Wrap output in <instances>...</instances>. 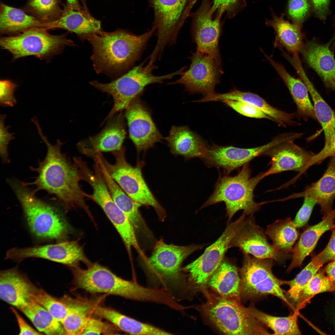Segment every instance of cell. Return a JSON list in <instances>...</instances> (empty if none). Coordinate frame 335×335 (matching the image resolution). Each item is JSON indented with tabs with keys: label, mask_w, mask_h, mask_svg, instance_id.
I'll return each mask as SVG.
<instances>
[{
	"label": "cell",
	"mask_w": 335,
	"mask_h": 335,
	"mask_svg": "<svg viewBox=\"0 0 335 335\" xmlns=\"http://www.w3.org/2000/svg\"><path fill=\"white\" fill-rule=\"evenodd\" d=\"M39 124H37L36 127L39 135L46 145V155L43 160L39 162L37 168H31L38 174L35 180L30 183L21 182V184L25 186H35V189L33 191L35 193L40 190H44L55 195L66 210L79 207L90 215L85 199L93 200V198L81 187L79 181L81 180L76 167L66 154L61 151L63 143L58 139L55 145L51 144L44 135Z\"/></svg>",
	"instance_id": "6da1fadb"
},
{
	"label": "cell",
	"mask_w": 335,
	"mask_h": 335,
	"mask_svg": "<svg viewBox=\"0 0 335 335\" xmlns=\"http://www.w3.org/2000/svg\"><path fill=\"white\" fill-rule=\"evenodd\" d=\"M155 31L153 27L138 35L124 30L112 32L101 30L86 37L84 40L92 47L91 59L94 70L112 78L127 71L139 60Z\"/></svg>",
	"instance_id": "7a4b0ae2"
},
{
	"label": "cell",
	"mask_w": 335,
	"mask_h": 335,
	"mask_svg": "<svg viewBox=\"0 0 335 335\" xmlns=\"http://www.w3.org/2000/svg\"><path fill=\"white\" fill-rule=\"evenodd\" d=\"M86 269L73 268L74 282L79 288L92 293H105L136 301L163 304L166 295L159 288H148L133 281L123 279L97 263H90Z\"/></svg>",
	"instance_id": "3957f363"
},
{
	"label": "cell",
	"mask_w": 335,
	"mask_h": 335,
	"mask_svg": "<svg viewBox=\"0 0 335 335\" xmlns=\"http://www.w3.org/2000/svg\"><path fill=\"white\" fill-rule=\"evenodd\" d=\"M202 292L207 300L198 310L221 332L229 335L272 334L241 301L223 297L207 288Z\"/></svg>",
	"instance_id": "277c9868"
},
{
	"label": "cell",
	"mask_w": 335,
	"mask_h": 335,
	"mask_svg": "<svg viewBox=\"0 0 335 335\" xmlns=\"http://www.w3.org/2000/svg\"><path fill=\"white\" fill-rule=\"evenodd\" d=\"M248 163L242 166L238 173L232 176L220 174L214 191L200 209L223 202L225 204L228 224L234 215L240 210L247 216H253L260 208L261 204L254 200V190L263 177L262 172L251 177Z\"/></svg>",
	"instance_id": "5b68a950"
},
{
	"label": "cell",
	"mask_w": 335,
	"mask_h": 335,
	"mask_svg": "<svg viewBox=\"0 0 335 335\" xmlns=\"http://www.w3.org/2000/svg\"><path fill=\"white\" fill-rule=\"evenodd\" d=\"M202 246L191 245L180 246L166 243L163 239L157 241L151 256L144 263V269L151 279L170 293L175 299L176 292L185 291L187 284L182 273L184 260Z\"/></svg>",
	"instance_id": "8992f818"
},
{
	"label": "cell",
	"mask_w": 335,
	"mask_h": 335,
	"mask_svg": "<svg viewBox=\"0 0 335 335\" xmlns=\"http://www.w3.org/2000/svg\"><path fill=\"white\" fill-rule=\"evenodd\" d=\"M115 162L111 164L101 152L92 154L95 162L102 165L111 177L130 198L141 205L152 207L156 212L159 220L163 221L166 215L165 210L156 199L146 183L142 175L144 162L139 160L135 166L127 161L125 149L111 152Z\"/></svg>",
	"instance_id": "52a82bcc"
},
{
	"label": "cell",
	"mask_w": 335,
	"mask_h": 335,
	"mask_svg": "<svg viewBox=\"0 0 335 335\" xmlns=\"http://www.w3.org/2000/svg\"><path fill=\"white\" fill-rule=\"evenodd\" d=\"M9 182L34 235L41 239L57 240L66 235L69 226L57 209L38 198L21 182L12 180Z\"/></svg>",
	"instance_id": "ba28073f"
},
{
	"label": "cell",
	"mask_w": 335,
	"mask_h": 335,
	"mask_svg": "<svg viewBox=\"0 0 335 335\" xmlns=\"http://www.w3.org/2000/svg\"><path fill=\"white\" fill-rule=\"evenodd\" d=\"M145 61L134 67L121 76L106 83L97 81L90 82L96 88L111 95L114 100L112 109L103 123L111 118L117 112L126 109L132 101L143 91L147 85L161 83L164 81L181 75L184 68L170 74L160 76L154 75L153 70L156 68L154 64Z\"/></svg>",
	"instance_id": "9c48e42d"
},
{
	"label": "cell",
	"mask_w": 335,
	"mask_h": 335,
	"mask_svg": "<svg viewBox=\"0 0 335 335\" xmlns=\"http://www.w3.org/2000/svg\"><path fill=\"white\" fill-rule=\"evenodd\" d=\"M243 264L240 270L241 279V298L245 301H258L269 295L279 298L291 308L282 285L288 284L289 280H282L273 274L274 260L261 259L248 253H243Z\"/></svg>",
	"instance_id": "30bf717a"
},
{
	"label": "cell",
	"mask_w": 335,
	"mask_h": 335,
	"mask_svg": "<svg viewBox=\"0 0 335 335\" xmlns=\"http://www.w3.org/2000/svg\"><path fill=\"white\" fill-rule=\"evenodd\" d=\"M47 30L34 27L16 35L3 37L0 45L11 53L14 60L33 56L47 61L60 54L65 47L75 46L65 34L52 35Z\"/></svg>",
	"instance_id": "8fae6325"
},
{
	"label": "cell",
	"mask_w": 335,
	"mask_h": 335,
	"mask_svg": "<svg viewBox=\"0 0 335 335\" xmlns=\"http://www.w3.org/2000/svg\"><path fill=\"white\" fill-rule=\"evenodd\" d=\"M245 217L243 214L237 220L229 223L220 237L200 256L182 268V271L189 273L188 290L202 292L207 288L208 280L223 261L232 241L242 227Z\"/></svg>",
	"instance_id": "7c38bea8"
},
{
	"label": "cell",
	"mask_w": 335,
	"mask_h": 335,
	"mask_svg": "<svg viewBox=\"0 0 335 335\" xmlns=\"http://www.w3.org/2000/svg\"><path fill=\"white\" fill-rule=\"evenodd\" d=\"M154 13L153 27L157 35L152 55L160 57L167 45L175 44L194 0H146Z\"/></svg>",
	"instance_id": "4fadbf2b"
},
{
	"label": "cell",
	"mask_w": 335,
	"mask_h": 335,
	"mask_svg": "<svg viewBox=\"0 0 335 335\" xmlns=\"http://www.w3.org/2000/svg\"><path fill=\"white\" fill-rule=\"evenodd\" d=\"M189 68L181 77L169 84L183 85L190 94L200 93L204 96L214 92L223 73L221 62L198 51L192 53Z\"/></svg>",
	"instance_id": "5bb4252c"
},
{
	"label": "cell",
	"mask_w": 335,
	"mask_h": 335,
	"mask_svg": "<svg viewBox=\"0 0 335 335\" xmlns=\"http://www.w3.org/2000/svg\"><path fill=\"white\" fill-rule=\"evenodd\" d=\"M31 257L46 259L73 267L80 262L87 265L90 263L82 247L74 241L23 248L15 247L7 251L5 258L20 261Z\"/></svg>",
	"instance_id": "9a60e30c"
},
{
	"label": "cell",
	"mask_w": 335,
	"mask_h": 335,
	"mask_svg": "<svg viewBox=\"0 0 335 335\" xmlns=\"http://www.w3.org/2000/svg\"><path fill=\"white\" fill-rule=\"evenodd\" d=\"M209 0H202L198 10L193 15L192 33L197 51L207 54L221 62L219 47L222 13L213 19Z\"/></svg>",
	"instance_id": "2e32d148"
},
{
	"label": "cell",
	"mask_w": 335,
	"mask_h": 335,
	"mask_svg": "<svg viewBox=\"0 0 335 335\" xmlns=\"http://www.w3.org/2000/svg\"><path fill=\"white\" fill-rule=\"evenodd\" d=\"M233 247L259 258L281 262L288 257L268 242L265 232L256 223L253 216H246L242 227L231 243L230 247Z\"/></svg>",
	"instance_id": "e0dca14e"
},
{
	"label": "cell",
	"mask_w": 335,
	"mask_h": 335,
	"mask_svg": "<svg viewBox=\"0 0 335 335\" xmlns=\"http://www.w3.org/2000/svg\"><path fill=\"white\" fill-rule=\"evenodd\" d=\"M129 137L138 152L145 151L163 137L153 122L149 111L138 99L126 109Z\"/></svg>",
	"instance_id": "ac0fdd59"
},
{
	"label": "cell",
	"mask_w": 335,
	"mask_h": 335,
	"mask_svg": "<svg viewBox=\"0 0 335 335\" xmlns=\"http://www.w3.org/2000/svg\"><path fill=\"white\" fill-rule=\"evenodd\" d=\"M267 144L251 148L213 144L201 159L208 168H221L229 174L232 171L248 163L255 157L263 154L269 148Z\"/></svg>",
	"instance_id": "d6986e66"
},
{
	"label": "cell",
	"mask_w": 335,
	"mask_h": 335,
	"mask_svg": "<svg viewBox=\"0 0 335 335\" xmlns=\"http://www.w3.org/2000/svg\"><path fill=\"white\" fill-rule=\"evenodd\" d=\"M94 201L98 204L115 227L122 238L127 251L131 254L134 248L140 256L144 253L138 241L135 230L129 219L113 200L107 187L101 185L96 187L92 194Z\"/></svg>",
	"instance_id": "ffe728a7"
},
{
	"label": "cell",
	"mask_w": 335,
	"mask_h": 335,
	"mask_svg": "<svg viewBox=\"0 0 335 335\" xmlns=\"http://www.w3.org/2000/svg\"><path fill=\"white\" fill-rule=\"evenodd\" d=\"M293 141L281 143L264 154L271 158L270 168L266 172H262L264 178L288 171L298 172L302 174L309 168V164L313 154L306 151Z\"/></svg>",
	"instance_id": "44dd1931"
},
{
	"label": "cell",
	"mask_w": 335,
	"mask_h": 335,
	"mask_svg": "<svg viewBox=\"0 0 335 335\" xmlns=\"http://www.w3.org/2000/svg\"><path fill=\"white\" fill-rule=\"evenodd\" d=\"M47 30L61 29L75 33L82 40L88 36L101 29L100 21L90 14L84 1L76 8L67 5L55 20L46 22Z\"/></svg>",
	"instance_id": "7402d4cb"
},
{
	"label": "cell",
	"mask_w": 335,
	"mask_h": 335,
	"mask_svg": "<svg viewBox=\"0 0 335 335\" xmlns=\"http://www.w3.org/2000/svg\"><path fill=\"white\" fill-rule=\"evenodd\" d=\"M331 39L325 44L308 41L301 52L307 65L319 76L326 87L335 92V59L330 46Z\"/></svg>",
	"instance_id": "603a6c76"
},
{
	"label": "cell",
	"mask_w": 335,
	"mask_h": 335,
	"mask_svg": "<svg viewBox=\"0 0 335 335\" xmlns=\"http://www.w3.org/2000/svg\"><path fill=\"white\" fill-rule=\"evenodd\" d=\"M111 197L117 206L127 217L136 235L152 240L154 235L146 224L139 210L142 205L130 198L111 177L104 167L99 165Z\"/></svg>",
	"instance_id": "cb8c5ba5"
},
{
	"label": "cell",
	"mask_w": 335,
	"mask_h": 335,
	"mask_svg": "<svg viewBox=\"0 0 335 335\" xmlns=\"http://www.w3.org/2000/svg\"><path fill=\"white\" fill-rule=\"evenodd\" d=\"M112 117L101 132L78 144L80 152L85 150L112 152L123 147L126 135L123 114L121 113Z\"/></svg>",
	"instance_id": "d4e9b609"
},
{
	"label": "cell",
	"mask_w": 335,
	"mask_h": 335,
	"mask_svg": "<svg viewBox=\"0 0 335 335\" xmlns=\"http://www.w3.org/2000/svg\"><path fill=\"white\" fill-rule=\"evenodd\" d=\"M35 287L17 268L0 272V298L19 310L32 300Z\"/></svg>",
	"instance_id": "484cf974"
},
{
	"label": "cell",
	"mask_w": 335,
	"mask_h": 335,
	"mask_svg": "<svg viewBox=\"0 0 335 335\" xmlns=\"http://www.w3.org/2000/svg\"><path fill=\"white\" fill-rule=\"evenodd\" d=\"M335 208L323 217L321 221L305 229L293 247L292 259L287 269L288 272H290L294 268L301 267L304 260L313 251L321 236L333 229L335 225Z\"/></svg>",
	"instance_id": "4316f807"
},
{
	"label": "cell",
	"mask_w": 335,
	"mask_h": 335,
	"mask_svg": "<svg viewBox=\"0 0 335 335\" xmlns=\"http://www.w3.org/2000/svg\"><path fill=\"white\" fill-rule=\"evenodd\" d=\"M165 139L172 154L181 155L187 160L195 157L201 159L209 146L199 135L186 126H172Z\"/></svg>",
	"instance_id": "83f0119b"
},
{
	"label": "cell",
	"mask_w": 335,
	"mask_h": 335,
	"mask_svg": "<svg viewBox=\"0 0 335 335\" xmlns=\"http://www.w3.org/2000/svg\"><path fill=\"white\" fill-rule=\"evenodd\" d=\"M290 64L306 85L314 104L315 114L325 135V144H328L335 134V117L333 110L324 100L307 77L299 58L292 59Z\"/></svg>",
	"instance_id": "f1b7e54d"
},
{
	"label": "cell",
	"mask_w": 335,
	"mask_h": 335,
	"mask_svg": "<svg viewBox=\"0 0 335 335\" xmlns=\"http://www.w3.org/2000/svg\"><path fill=\"white\" fill-rule=\"evenodd\" d=\"M217 101L226 100L241 101L254 105L263 113L276 122L280 126H296L299 124L293 120L294 113H288L278 109L271 106L264 99L257 95L249 92H243L235 87L228 92L217 93L216 96Z\"/></svg>",
	"instance_id": "f546056e"
},
{
	"label": "cell",
	"mask_w": 335,
	"mask_h": 335,
	"mask_svg": "<svg viewBox=\"0 0 335 335\" xmlns=\"http://www.w3.org/2000/svg\"><path fill=\"white\" fill-rule=\"evenodd\" d=\"M217 294L223 297L241 301V279L236 267L223 259L207 284Z\"/></svg>",
	"instance_id": "4dcf8cb0"
},
{
	"label": "cell",
	"mask_w": 335,
	"mask_h": 335,
	"mask_svg": "<svg viewBox=\"0 0 335 335\" xmlns=\"http://www.w3.org/2000/svg\"><path fill=\"white\" fill-rule=\"evenodd\" d=\"M269 62L276 70L288 88L297 108L299 115L305 119L316 120L314 106L309 98L308 91L302 81L291 76L284 66L274 61L264 52Z\"/></svg>",
	"instance_id": "1f68e13d"
},
{
	"label": "cell",
	"mask_w": 335,
	"mask_h": 335,
	"mask_svg": "<svg viewBox=\"0 0 335 335\" xmlns=\"http://www.w3.org/2000/svg\"><path fill=\"white\" fill-rule=\"evenodd\" d=\"M304 194L310 195L315 198L323 217L332 210L335 199V156L331 157L326 170L319 180L295 196L298 197Z\"/></svg>",
	"instance_id": "d6a6232c"
},
{
	"label": "cell",
	"mask_w": 335,
	"mask_h": 335,
	"mask_svg": "<svg viewBox=\"0 0 335 335\" xmlns=\"http://www.w3.org/2000/svg\"><path fill=\"white\" fill-rule=\"evenodd\" d=\"M284 15L278 17L274 15L272 19L266 24L275 31V45L283 47L293 55H298L304 44V35L301 31L302 26L291 23L285 20Z\"/></svg>",
	"instance_id": "836d02e7"
},
{
	"label": "cell",
	"mask_w": 335,
	"mask_h": 335,
	"mask_svg": "<svg viewBox=\"0 0 335 335\" xmlns=\"http://www.w3.org/2000/svg\"><path fill=\"white\" fill-rule=\"evenodd\" d=\"M94 313L110 321L122 331L133 335H171L170 333L131 318L112 309L96 306Z\"/></svg>",
	"instance_id": "e575fe53"
},
{
	"label": "cell",
	"mask_w": 335,
	"mask_h": 335,
	"mask_svg": "<svg viewBox=\"0 0 335 335\" xmlns=\"http://www.w3.org/2000/svg\"><path fill=\"white\" fill-rule=\"evenodd\" d=\"M45 22L22 10L3 3L0 5V30L4 34H19L30 28H44Z\"/></svg>",
	"instance_id": "d590c367"
},
{
	"label": "cell",
	"mask_w": 335,
	"mask_h": 335,
	"mask_svg": "<svg viewBox=\"0 0 335 335\" xmlns=\"http://www.w3.org/2000/svg\"><path fill=\"white\" fill-rule=\"evenodd\" d=\"M297 227L291 218L278 220L267 226L266 235L281 253L289 256L299 236Z\"/></svg>",
	"instance_id": "8d00e7d4"
},
{
	"label": "cell",
	"mask_w": 335,
	"mask_h": 335,
	"mask_svg": "<svg viewBox=\"0 0 335 335\" xmlns=\"http://www.w3.org/2000/svg\"><path fill=\"white\" fill-rule=\"evenodd\" d=\"M41 333L47 335L65 334L62 324L44 308L31 300L20 310Z\"/></svg>",
	"instance_id": "74e56055"
},
{
	"label": "cell",
	"mask_w": 335,
	"mask_h": 335,
	"mask_svg": "<svg viewBox=\"0 0 335 335\" xmlns=\"http://www.w3.org/2000/svg\"><path fill=\"white\" fill-rule=\"evenodd\" d=\"M251 313L257 320L270 328L274 335H295L301 334L297 323L299 310L286 317H277L270 315L260 310L253 303L248 307Z\"/></svg>",
	"instance_id": "f35d334b"
},
{
	"label": "cell",
	"mask_w": 335,
	"mask_h": 335,
	"mask_svg": "<svg viewBox=\"0 0 335 335\" xmlns=\"http://www.w3.org/2000/svg\"><path fill=\"white\" fill-rule=\"evenodd\" d=\"M335 291V285L326 275L324 269L320 268L300 292L296 307L299 311L310 302L311 299L319 293Z\"/></svg>",
	"instance_id": "ab89813d"
},
{
	"label": "cell",
	"mask_w": 335,
	"mask_h": 335,
	"mask_svg": "<svg viewBox=\"0 0 335 335\" xmlns=\"http://www.w3.org/2000/svg\"><path fill=\"white\" fill-rule=\"evenodd\" d=\"M317 255L315 256L310 261L293 279L289 280L288 285L289 288L286 291L285 296L293 311L296 307L299 293L308 282L316 274L323 265Z\"/></svg>",
	"instance_id": "60d3db41"
},
{
	"label": "cell",
	"mask_w": 335,
	"mask_h": 335,
	"mask_svg": "<svg viewBox=\"0 0 335 335\" xmlns=\"http://www.w3.org/2000/svg\"><path fill=\"white\" fill-rule=\"evenodd\" d=\"M69 305V312L61 323L65 334H82L91 318L89 314L92 307L87 303Z\"/></svg>",
	"instance_id": "b9f144b4"
},
{
	"label": "cell",
	"mask_w": 335,
	"mask_h": 335,
	"mask_svg": "<svg viewBox=\"0 0 335 335\" xmlns=\"http://www.w3.org/2000/svg\"><path fill=\"white\" fill-rule=\"evenodd\" d=\"M31 299L44 308L61 323L69 310V304H66L36 287L32 294Z\"/></svg>",
	"instance_id": "7bdbcfd3"
},
{
	"label": "cell",
	"mask_w": 335,
	"mask_h": 335,
	"mask_svg": "<svg viewBox=\"0 0 335 335\" xmlns=\"http://www.w3.org/2000/svg\"><path fill=\"white\" fill-rule=\"evenodd\" d=\"M58 0H30L29 6L40 17L47 19L56 15H60Z\"/></svg>",
	"instance_id": "ee69618b"
},
{
	"label": "cell",
	"mask_w": 335,
	"mask_h": 335,
	"mask_svg": "<svg viewBox=\"0 0 335 335\" xmlns=\"http://www.w3.org/2000/svg\"><path fill=\"white\" fill-rule=\"evenodd\" d=\"M239 114L250 118H266L273 121L257 107L249 103L241 101L226 100L222 101Z\"/></svg>",
	"instance_id": "f6af8a7d"
},
{
	"label": "cell",
	"mask_w": 335,
	"mask_h": 335,
	"mask_svg": "<svg viewBox=\"0 0 335 335\" xmlns=\"http://www.w3.org/2000/svg\"><path fill=\"white\" fill-rule=\"evenodd\" d=\"M310 5L308 0H288V16L293 23L302 26L308 16Z\"/></svg>",
	"instance_id": "bcb514c9"
},
{
	"label": "cell",
	"mask_w": 335,
	"mask_h": 335,
	"mask_svg": "<svg viewBox=\"0 0 335 335\" xmlns=\"http://www.w3.org/2000/svg\"><path fill=\"white\" fill-rule=\"evenodd\" d=\"M300 197L304 198L303 203L293 221L297 228H301L307 223L313 208L317 204L315 198L310 195L305 194Z\"/></svg>",
	"instance_id": "7dc6e473"
},
{
	"label": "cell",
	"mask_w": 335,
	"mask_h": 335,
	"mask_svg": "<svg viewBox=\"0 0 335 335\" xmlns=\"http://www.w3.org/2000/svg\"><path fill=\"white\" fill-rule=\"evenodd\" d=\"M17 84L11 80L1 79L0 81V104L2 106L12 107L16 103L14 93Z\"/></svg>",
	"instance_id": "c3c4849f"
},
{
	"label": "cell",
	"mask_w": 335,
	"mask_h": 335,
	"mask_svg": "<svg viewBox=\"0 0 335 335\" xmlns=\"http://www.w3.org/2000/svg\"><path fill=\"white\" fill-rule=\"evenodd\" d=\"M5 114L0 115V154L2 161L4 163L10 162L8 153V145L10 142L15 139L14 133L9 132V126H5Z\"/></svg>",
	"instance_id": "681fc988"
},
{
	"label": "cell",
	"mask_w": 335,
	"mask_h": 335,
	"mask_svg": "<svg viewBox=\"0 0 335 335\" xmlns=\"http://www.w3.org/2000/svg\"><path fill=\"white\" fill-rule=\"evenodd\" d=\"M114 333L109 326L101 321L90 318L82 334H101Z\"/></svg>",
	"instance_id": "f907efd6"
},
{
	"label": "cell",
	"mask_w": 335,
	"mask_h": 335,
	"mask_svg": "<svg viewBox=\"0 0 335 335\" xmlns=\"http://www.w3.org/2000/svg\"><path fill=\"white\" fill-rule=\"evenodd\" d=\"M335 156V134L333 139L328 144L324 145L318 153L313 154L309 162V167L310 168L314 164L319 163L327 158Z\"/></svg>",
	"instance_id": "816d5d0a"
},
{
	"label": "cell",
	"mask_w": 335,
	"mask_h": 335,
	"mask_svg": "<svg viewBox=\"0 0 335 335\" xmlns=\"http://www.w3.org/2000/svg\"><path fill=\"white\" fill-rule=\"evenodd\" d=\"M329 240L324 249L317 255L320 261L323 264L335 261V225L332 230Z\"/></svg>",
	"instance_id": "f5cc1de1"
},
{
	"label": "cell",
	"mask_w": 335,
	"mask_h": 335,
	"mask_svg": "<svg viewBox=\"0 0 335 335\" xmlns=\"http://www.w3.org/2000/svg\"><path fill=\"white\" fill-rule=\"evenodd\" d=\"M316 16L325 20L328 15L330 0H308Z\"/></svg>",
	"instance_id": "db71d44e"
},
{
	"label": "cell",
	"mask_w": 335,
	"mask_h": 335,
	"mask_svg": "<svg viewBox=\"0 0 335 335\" xmlns=\"http://www.w3.org/2000/svg\"><path fill=\"white\" fill-rule=\"evenodd\" d=\"M11 310L14 314L19 328V335H41L42 334L39 331H37L30 326L20 315L15 309L11 308Z\"/></svg>",
	"instance_id": "11a10c76"
},
{
	"label": "cell",
	"mask_w": 335,
	"mask_h": 335,
	"mask_svg": "<svg viewBox=\"0 0 335 335\" xmlns=\"http://www.w3.org/2000/svg\"><path fill=\"white\" fill-rule=\"evenodd\" d=\"M239 0H214L212 6L211 11L214 13L216 11L224 12L232 8Z\"/></svg>",
	"instance_id": "9f6ffc18"
},
{
	"label": "cell",
	"mask_w": 335,
	"mask_h": 335,
	"mask_svg": "<svg viewBox=\"0 0 335 335\" xmlns=\"http://www.w3.org/2000/svg\"><path fill=\"white\" fill-rule=\"evenodd\" d=\"M325 273L335 285V261L329 262L324 269Z\"/></svg>",
	"instance_id": "6f0895ef"
},
{
	"label": "cell",
	"mask_w": 335,
	"mask_h": 335,
	"mask_svg": "<svg viewBox=\"0 0 335 335\" xmlns=\"http://www.w3.org/2000/svg\"><path fill=\"white\" fill-rule=\"evenodd\" d=\"M67 6L69 7L74 8H77L79 7L81 4L79 3V0H67Z\"/></svg>",
	"instance_id": "680465c9"
},
{
	"label": "cell",
	"mask_w": 335,
	"mask_h": 335,
	"mask_svg": "<svg viewBox=\"0 0 335 335\" xmlns=\"http://www.w3.org/2000/svg\"><path fill=\"white\" fill-rule=\"evenodd\" d=\"M333 43L331 47V49L333 51L334 50L335 47V32L333 38Z\"/></svg>",
	"instance_id": "91938a15"
},
{
	"label": "cell",
	"mask_w": 335,
	"mask_h": 335,
	"mask_svg": "<svg viewBox=\"0 0 335 335\" xmlns=\"http://www.w3.org/2000/svg\"><path fill=\"white\" fill-rule=\"evenodd\" d=\"M334 116H335V111L334 112Z\"/></svg>",
	"instance_id": "94428289"
}]
</instances>
